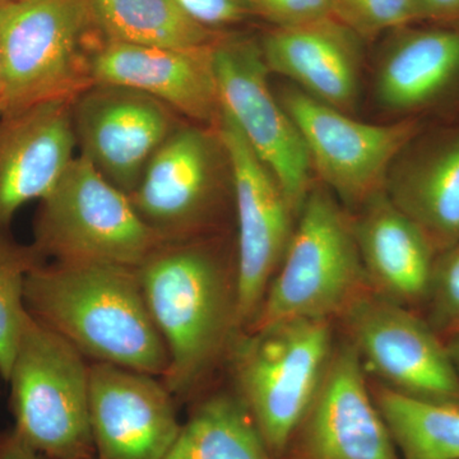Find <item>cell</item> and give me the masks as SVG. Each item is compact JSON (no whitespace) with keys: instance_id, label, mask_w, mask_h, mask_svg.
<instances>
[{"instance_id":"obj_32","label":"cell","mask_w":459,"mask_h":459,"mask_svg":"<svg viewBox=\"0 0 459 459\" xmlns=\"http://www.w3.org/2000/svg\"><path fill=\"white\" fill-rule=\"evenodd\" d=\"M444 342H446V350H448L449 356H451L453 364L459 374V329L448 333V338Z\"/></svg>"},{"instance_id":"obj_18","label":"cell","mask_w":459,"mask_h":459,"mask_svg":"<svg viewBox=\"0 0 459 459\" xmlns=\"http://www.w3.org/2000/svg\"><path fill=\"white\" fill-rule=\"evenodd\" d=\"M377 104L404 119L459 102V26L391 32L374 77Z\"/></svg>"},{"instance_id":"obj_9","label":"cell","mask_w":459,"mask_h":459,"mask_svg":"<svg viewBox=\"0 0 459 459\" xmlns=\"http://www.w3.org/2000/svg\"><path fill=\"white\" fill-rule=\"evenodd\" d=\"M280 101L303 137L313 171L344 207L358 211L385 192L395 159L425 128L421 117L361 122L298 87H285Z\"/></svg>"},{"instance_id":"obj_14","label":"cell","mask_w":459,"mask_h":459,"mask_svg":"<svg viewBox=\"0 0 459 459\" xmlns=\"http://www.w3.org/2000/svg\"><path fill=\"white\" fill-rule=\"evenodd\" d=\"M286 455L290 459H398L394 437L349 340L334 344L322 383Z\"/></svg>"},{"instance_id":"obj_21","label":"cell","mask_w":459,"mask_h":459,"mask_svg":"<svg viewBox=\"0 0 459 459\" xmlns=\"http://www.w3.org/2000/svg\"><path fill=\"white\" fill-rule=\"evenodd\" d=\"M353 230L371 291L410 309L427 304L437 249L385 190L362 205Z\"/></svg>"},{"instance_id":"obj_26","label":"cell","mask_w":459,"mask_h":459,"mask_svg":"<svg viewBox=\"0 0 459 459\" xmlns=\"http://www.w3.org/2000/svg\"><path fill=\"white\" fill-rule=\"evenodd\" d=\"M332 14L360 39L421 22L416 0H333Z\"/></svg>"},{"instance_id":"obj_17","label":"cell","mask_w":459,"mask_h":459,"mask_svg":"<svg viewBox=\"0 0 459 459\" xmlns=\"http://www.w3.org/2000/svg\"><path fill=\"white\" fill-rule=\"evenodd\" d=\"M72 99L0 113V229L23 205L40 202L74 160Z\"/></svg>"},{"instance_id":"obj_15","label":"cell","mask_w":459,"mask_h":459,"mask_svg":"<svg viewBox=\"0 0 459 459\" xmlns=\"http://www.w3.org/2000/svg\"><path fill=\"white\" fill-rule=\"evenodd\" d=\"M161 377L105 362L90 364L95 459H162L181 428Z\"/></svg>"},{"instance_id":"obj_27","label":"cell","mask_w":459,"mask_h":459,"mask_svg":"<svg viewBox=\"0 0 459 459\" xmlns=\"http://www.w3.org/2000/svg\"><path fill=\"white\" fill-rule=\"evenodd\" d=\"M427 305L430 309L429 323L435 331H458L459 243L437 255Z\"/></svg>"},{"instance_id":"obj_6","label":"cell","mask_w":459,"mask_h":459,"mask_svg":"<svg viewBox=\"0 0 459 459\" xmlns=\"http://www.w3.org/2000/svg\"><path fill=\"white\" fill-rule=\"evenodd\" d=\"M128 195L82 155L42 198L32 246L47 261L105 262L138 268L160 246Z\"/></svg>"},{"instance_id":"obj_2","label":"cell","mask_w":459,"mask_h":459,"mask_svg":"<svg viewBox=\"0 0 459 459\" xmlns=\"http://www.w3.org/2000/svg\"><path fill=\"white\" fill-rule=\"evenodd\" d=\"M30 316L87 360L164 377L169 353L138 268L105 262L47 261L29 274Z\"/></svg>"},{"instance_id":"obj_29","label":"cell","mask_w":459,"mask_h":459,"mask_svg":"<svg viewBox=\"0 0 459 459\" xmlns=\"http://www.w3.org/2000/svg\"><path fill=\"white\" fill-rule=\"evenodd\" d=\"M193 20L216 31L244 22L253 16L246 0H174Z\"/></svg>"},{"instance_id":"obj_19","label":"cell","mask_w":459,"mask_h":459,"mask_svg":"<svg viewBox=\"0 0 459 459\" xmlns=\"http://www.w3.org/2000/svg\"><path fill=\"white\" fill-rule=\"evenodd\" d=\"M359 38L336 18L274 26L259 44L270 72L312 98L349 114L360 92Z\"/></svg>"},{"instance_id":"obj_25","label":"cell","mask_w":459,"mask_h":459,"mask_svg":"<svg viewBox=\"0 0 459 459\" xmlns=\"http://www.w3.org/2000/svg\"><path fill=\"white\" fill-rule=\"evenodd\" d=\"M45 262L32 244L18 243L9 229H0V377L4 382L31 320L25 300L27 277Z\"/></svg>"},{"instance_id":"obj_5","label":"cell","mask_w":459,"mask_h":459,"mask_svg":"<svg viewBox=\"0 0 459 459\" xmlns=\"http://www.w3.org/2000/svg\"><path fill=\"white\" fill-rule=\"evenodd\" d=\"M5 382L12 428L25 442L53 459H95L82 353L31 318Z\"/></svg>"},{"instance_id":"obj_30","label":"cell","mask_w":459,"mask_h":459,"mask_svg":"<svg viewBox=\"0 0 459 459\" xmlns=\"http://www.w3.org/2000/svg\"><path fill=\"white\" fill-rule=\"evenodd\" d=\"M421 21L433 25L459 26V0H416Z\"/></svg>"},{"instance_id":"obj_8","label":"cell","mask_w":459,"mask_h":459,"mask_svg":"<svg viewBox=\"0 0 459 459\" xmlns=\"http://www.w3.org/2000/svg\"><path fill=\"white\" fill-rule=\"evenodd\" d=\"M231 170L216 126H179L129 195L161 243L219 234L232 193Z\"/></svg>"},{"instance_id":"obj_1","label":"cell","mask_w":459,"mask_h":459,"mask_svg":"<svg viewBox=\"0 0 459 459\" xmlns=\"http://www.w3.org/2000/svg\"><path fill=\"white\" fill-rule=\"evenodd\" d=\"M148 310L169 353L165 385L181 401L195 394L234 337L237 253L217 235L162 243L138 267Z\"/></svg>"},{"instance_id":"obj_34","label":"cell","mask_w":459,"mask_h":459,"mask_svg":"<svg viewBox=\"0 0 459 459\" xmlns=\"http://www.w3.org/2000/svg\"><path fill=\"white\" fill-rule=\"evenodd\" d=\"M17 2H21V0H0V8L7 7V5L14 4Z\"/></svg>"},{"instance_id":"obj_35","label":"cell","mask_w":459,"mask_h":459,"mask_svg":"<svg viewBox=\"0 0 459 459\" xmlns=\"http://www.w3.org/2000/svg\"><path fill=\"white\" fill-rule=\"evenodd\" d=\"M0 379H2V377H0Z\"/></svg>"},{"instance_id":"obj_23","label":"cell","mask_w":459,"mask_h":459,"mask_svg":"<svg viewBox=\"0 0 459 459\" xmlns=\"http://www.w3.org/2000/svg\"><path fill=\"white\" fill-rule=\"evenodd\" d=\"M89 4L96 29L108 41L198 49L220 36L193 20L174 0H89Z\"/></svg>"},{"instance_id":"obj_10","label":"cell","mask_w":459,"mask_h":459,"mask_svg":"<svg viewBox=\"0 0 459 459\" xmlns=\"http://www.w3.org/2000/svg\"><path fill=\"white\" fill-rule=\"evenodd\" d=\"M341 318L377 385L411 400L459 407V374L446 342L413 309L368 289Z\"/></svg>"},{"instance_id":"obj_3","label":"cell","mask_w":459,"mask_h":459,"mask_svg":"<svg viewBox=\"0 0 459 459\" xmlns=\"http://www.w3.org/2000/svg\"><path fill=\"white\" fill-rule=\"evenodd\" d=\"M368 289L353 217L333 193L313 186L279 270L247 332L282 320H332Z\"/></svg>"},{"instance_id":"obj_31","label":"cell","mask_w":459,"mask_h":459,"mask_svg":"<svg viewBox=\"0 0 459 459\" xmlns=\"http://www.w3.org/2000/svg\"><path fill=\"white\" fill-rule=\"evenodd\" d=\"M0 459H53L25 442L13 428L0 430Z\"/></svg>"},{"instance_id":"obj_28","label":"cell","mask_w":459,"mask_h":459,"mask_svg":"<svg viewBox=\"0 0 459 459\" xmlns=\"http://www.w3.org/2000/svg\"><path fill=\"white\" fill-rule=\"evenodd\" d=\"M253 14L274 26H291L333 17V0H246Z\"/></svg>"},{"instance_id":"obj_20","label":"cell","mask_w":459,"mask_h":459,"mask_svg":"<svg viewBox=\"0 0 459 459\" xmlns=\"http://www.w3.org/2000/svg\"><path fill=\"white\" fill-rule=\"evenodd\" d=\"M385 195L437 255L459 243V126L422 129L392 165Z\"/></svg>"},{"instance_id":"obj_11","label":"cell","mask_w":459,"mask_h":459,"mask_svg":"<svg viewBox=\"0 0 459 459\" xmlns=\"http://www.w3.org/2000/svg\"><path fill=\"white\" fill-rule=\"evenodd\" d=\"M221 110L279 181L298 219L313 186V168L303 137L268 81L259 41L220 35L212 45Z\"/></svg>"},{"instance_id":"obj_22","label":"cell","mask_w":459,"mask_h":459,"mask_svg":"<svg viewBox=\"0 0 459 459\" xmlns=\"http://www.w3.org/2000/svg\"><path fill=\"white\" fill-rule=\"evenodd\" d=\"M162 459H273L235 391L205 395L190 411Z\"/></svg>"},{"instance_id":"obj_16","label":"cell","mask_w":459,"mask_h":459,"mask_svg":"<svg viewBox=\"0 0 459 459\" xmlns=\"http://www.w3.org/2000/svg\"><path fill=\"white\" fill-rule=\"evenodd\" d=\"M212 45L169 49L104 40L90 56L91 83L140 91L175 114L204 126H216L221 104Z\"/></svg>"},{"instance_id":"obj_24","label":"cell","mask_w":459,"mask_h":459,"mask_svg":"<svg viewBox=\"0 0 459 459\" xmlns=\"http://www.w3.org/2000/svg\"><path fill=\"white\" fill-rule=\"evenodd\" d=\"M401 459H459V407L411 400L370 385Z\"/></svg>"},{"instance_id":"obj_12","label":"cell","mask_w":459,"mask_h":459,"mask_svg":"<svg viewBox=\"0 0 459 459\" xmlns=\"http://www.w3.org/2000/svg\"><path fill=\"white\" fill-rule=\"evenodd\" d=\"M228 152L237 214L238 320L247 332L285 255L296 216L273 177L228 114L216 124Z\"/></svg>"},{"instance_id":"obj_13","label":"cell","mask_w":459,"mask_h":459,"mask_svg":"<svg viewBox=\"0 0 459 459\" xmlns=\"http://www.w3.org/2000/svg\"><path fill=\"white\" fill-rule=\"evenodd\" d=\"M81 155L131 195L159 148L178 128L175 113L140 91L91 83L72 101Z\"/></svg>"},{"instance_id":"obj_7","label":"cell","mask_w":459,"mask_h":459,"mask_svg":"<svg viewBox=\"0 0 459 459\" xmlns=\"http://www.w3.org/2000/svg\"><path fill=\"white\" fill-rule=\"evenodd\" d=\"M89 0H21L0 8L3 111L72 99L91 84Z\"/></svg>"},{"instance_id":"obj_33","label":"cell","mask_w":459,"mask_h":459,"mask_svg":"<svg viewBox=\"0 0 459 459\" xmlns=\"http://www.w3.org/2000/svg\"><path fill=\"white\" fill-rule=\"evenodd\" d=\"M0 111H3V65H2V50H0Z\"/></svg>"},{"instance_id":"obj_4","label":"cell","mask_w":459,"mask_h":459,"mask_svg":"<svg viewBox=\"0 0 459 459\" xmlns=\"http://www.w3.org/2000/svg\"><path fill=\"white\" fill-rule=\"evenodd\" d=\"M331 319H290L244 332L232 347L235 391L273 459H285L327 370Z\"/></svg>"}]
</instances>
